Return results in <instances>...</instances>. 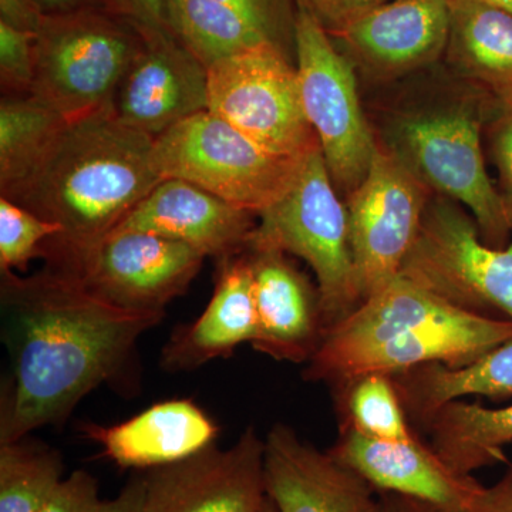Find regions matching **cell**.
Instances as JSON below:
<instances>
[{
    "mask_svg": "<svg viewBox=\"0 0 512 512\" xmlns=\"http://www.w3.org/2000/svg\"><path fill=\"white\" fill-rule=\"evenodd\" d=\"M0 308L8 353L0 444L64 423L87 394L123 380L138 340L165 318L117 308L49 266L33 275L0 271Z\"/></svg>",
    "mask_w": 512,
    "mask_h": 512,
    "instance_id": "6da1fadb",
    "label": "cell"
},
{
    "mask_svg": "<svg viewBox=\"0 0 512 512\" xmlns=\"http://www.w3.org/2000/svg\"><path fill=\"white\" fill-rule=\"evenodd\" d=\"M153 148V137L106 107L67 121L35 167L0 197L62 228L42 259L63 269L109 237L163 180Z\"/></svg>",
    "mask_w": 512,
    "mask_h": 512,
    "instance_id": "7a4b0ae2",
    "label": "cell"
},
{
    "mask_svg": "<svg viewBox=\"0 0 512 512\" xmlns=\"http://www.w3.org/2000/svg\"><path fill=\"white\" fill-rule=\"evenodd\" d=\"M511 340V319L461 311L397 275L325 330L303 377L336 387L430 363L463 367Z\"/></svg>",
    "mask_w": 512,
    "mask_h": 512,
    "instance_id": "3957f363",
    "label": "cell"
},
{
    "mask_svg": "<svg viewBox=\"0 0 512 512\" xmlns=\"http://www.w3.org/2000/svg\"><path fill=\"white\" fill-rule=\"evenodd\" d=\"M320 146L302 161L295 183L258 215L249 247L303 259L315 272L325 330L362 303L346 205L339 200Z\"/></svg>",
    "mask_w": 512,
    "mask_h": 512,
    "instance_id": "277c9868",
    "label": "cell"
},
{
    "mask_svg": "<svg viewBox=\"0 0 512 512\" xmlns=\"http://www.w3.org/2000/svg\"><path fill=\"white\" fill-rule=\"evenodd\" d=\"M143 45L140 26L107 9L45 15L35 37L30 96L69 121L113 106Z\"/></svg>",
    "mask_w": 512,
    "mask_h": 512,
    "instance_id": "5b68a950",
    "label": "cell"
},
{
    "mask_svg": "<svg viewBox=\"0 0 512 512\" xmlns=\"http://www.w3.org/2000/svg\"><path fill=\"white\" fill-rule=\"evenodd\" d=\"M163 178H180L259 215L289 191L302 160L266 150L227 121L202 111L154 138Z\"/></svg>",
    "mask_w": 512,
    "mask_h": 512,
    "instance_id": "8992f818",
    "label": "cell"
},
{
    "mask_svg": "<svg viewBox=\"0 0 512 512\" xmlns=\"http://www.w3.org/2000/svg\"><path fill=\"white\" fill-rule=\"evenodd\" d=\"M399 275L461 311L512 320V242L485 244L478 225L450 201L426 208Z\"/></svg>",
    "mask_w": 512,
    "mask_h": 512,
    "instance_id": "52a82bcc",
    "label": "cell"
},
{
    "mask_svg": "<svg viewBox=\"0 0 512 512\" xmlns=\"http://www.w3.org/2000/svg\"><path fill=\"white\" fill-rule=\"evenodd\" d=\"M208 111L279 156L302 160L319 147L303 110L298 70L272 42L208 69Z\"/></svg>",
    "mask_w": 512,
    "mask_h": 512,
    "instance_id": "ba28073f",
    "label": "cell"
},
{
    "mask_svg": "<svg viewBox=\"0 0 512 512\" xmlns=\"http://www.w3.org/2000/svg\"><path fill=\"white\" fill-rule=\"evenodd\" d=\"M295 56L306 119L318 137L330 178L346 195L363 183L377 150L352 67L318 20L298 8Z\"/></svg>",
    "mask_w": 512,
    "mask_h": 512,
    "instance_id": "9c48e42d",
    "label": "cell"
},
{
    "mask_svg": "<svg viewBox=\"0 0 512 512\" xmlns=\"http://www.w3.org/2000/svg\"><path fill=\"white\" fill-rule=\"evenodd\" d=\"M396 154L427 187L473 214L485 244L507 247L512 208L485 168L480 126L463 110L410 117L397 128Z\"/></svg>",
    "mask_w": 512,
    "mask_h": 512,
    "instance_id": "30bf717a",
    "label": "cell"
},
{
    "mask_svg": "<svg viewBox=\"0 0 512 512\" xmlns=\"http://www.w3.org/2000/svg\"><path fill=\"white\" fill-rule=\"evenodd\" d=\"M426 208V185L396 154L377 147L369 173L346 204L362 302L399 275Z\"/></svg>",
    "mask_w": 512,
    "mask_h": 512,
    "instance_id": "8fae6325",
    "label": "cell"
},
{
    "mask_svg": "<svg viewBox=\"0 0 512 512\" xmlns=\"http://www.w3.org/2000/svg\"><path fill=\"white\" fill-rule=\"evenodd\" d=\"M204 259L201 252L174 239L114 232L57 271L74 276L87 291L117 308L165 312L168 303L188 291Z\"/></svg>",
    "mask_w": 512,
    "mask_h": 512,
    "instance_id": "7c38bea8",
    "label": "cell"
},
{
    "mask_svg": "<svg viewBox=\"0 0 512 512\" xmlns=\"http://www.w3.org/2000/svg\"><path fill=\"white\" fill-rule=\"evenodd\" d=\"M146 512H262L265 440L248 427L234 446L141 471Z\"/></svg>",
    "mask_w": 512,
    "mask_h": 512,
    "instance_id": "4fadbf2b",
    "label": "cell"
},
{
    "mask_svg": "<svg viewBox=\"0 0 512 512\" xmlns=\"http://www.w3.org/2000/svg\"><path fill=\"white\" fill-rule=\"evenodd\" d=\"M141 30L144 45L121 80L113 110L121 123L156 138L208 110V69L170 30Z\"/></svg>",
    "mask_w": 512,
    "mask_h": 512,
    "instance_id": "5bb4252c",
    "label": "cell"
},
{
    "mask_svg": "<svg viewBox=\"0 0 512 512\" xmlns=\"http://www.w3.org/2000/svg\"><path fill=\"white\" fill-rule=\"evenodd\" d=\"M328 453L377 493L406 495L443 512H471L485 488L473 476L448 467L417 434L406 440H377L340 427Z\"/></svg>",
    "mask_w": 512,
    "mask_h": 512,
    "instance_id": "9a60e30c",
    "label": "cell"
},
{
    "mask_svg": "<svg viewBox=\"0 0 512 512\" xmlns=\"http://www.w3.org/2000/svg\"><path fill=\"white\" fill-rule=\"evenodd\" d=\"M266 494L279 512H380L365 478L278 423L265 439Z\"/></svg>",
    "mask_w": 512,
    "mask_h": 512,
    "instance_id": "2e32d148",
    "label": "cell"
},
{
    "mask_svg": "<svg viewBox=\"0 0 512 512\" xmlns=\"http://www.w3.org/2000/svg\"><path fill=\"white\" fill-rule=\"evenodd\" d=\"M254 217L198 185L163 178L111 234L160 235L221 261L247 251Z\"/></svg>",
    "mask_w": 512,
    "mask_h": 512,
    "instance_id": "e0dca14e",
    "label": "cell"
},
{
    "mask_svg": "<svg viewBox=\"0 0 512 512\" xmlns=\"http://www.w3.org/2000/svg\"><path fill=\"white\" fill-rule=\"evenodd\" d=\"M247 254L258 313L252 348L275 360L309 362L325 333L319 289L284 252L248 248Z\"/></svg>",
    "mask_w": 512,
    "mask_h": 512,
    "instance_id": "ac0fdd59",
    "label": "cell"
},
{
    "mask_svg": "<svg viewBox=\"0 0 512 512\" xmlns=\"http://www.w3.org/2000/svg\"><path fill=\"white\" fill-rule=\"evenodd\" d=\"M258 332L254 275L247 251L218 261L214 293L200 318L174 330L161 353L167 372H191L252 343Z\"/></svg>",
    "mask_w": 512,
    "mask_h": 512,
    "instance_id": "d6986e66",
    "label": "cell"
},
{
    "mask_svg": "<svg viewBox=\"0 0 512 512\" xmlns=\"http://www.w3.org/2000/svg\"><path fill=\"white\" fill-rule=\"evenodd\" d=\"M82 431L117 466L140 471L194 456L220 434L214 420L187 399L154 404L114 426L83 424Z\"/></svg>",
    "mask_w": 512,
    "mask_h": 512,
    "instance_id": "ffe728a7",
    "label": "cell"
},
{
    "mask_svg": "<svg viewBox=\"0 0 512 512\" xmlns=\"http://www.w3.org/2000/svg\"><path fill=\"white\" fill-rule=\"evenodd\" d=\"M338 35L377 69L406 72L436 59L447 45L450 6L448 0H389Z\"/></svg>",
    "mask_w": 512,
    "mask_h": 512,
    "instance_id": "44dd1931",
    "label": "cell"
},
{
    "mask_svg": "<svg viewBox=\"0 0 512 512\" xmlns=\"http://www.w3.org/2000/svg\"><path fill=\"white\" fill-rule=\"evenodd\" d=\"M392 376L407 416L423 424L444 404L467 396H512V340L463 367L430 363Z\"/></svg>",
    "mask_w": 512,
    "mask_h": 512,
    "instance_id": "7402d4cb",
    "label": "cell"
},
{
    "mask_svg": "<svg viewBox=\"0 0 512 512\" xmlns=\"http://www.w3.org/2000/svg\"><path fill=\"white\" fill-rule=\"evenodd\" d=\"M430 447L464 476L498 463H507L505 444L512 441V404L487 409L478 403L453 400L424 421Z\"/></svg>",
    "mask_w": 512,
    "mask_h": 512,
    "instance_id": "603a6c76",
    "label": "cell"
},
{
    "mask_svg": "<svg viewBox=\"0 0 512 512\" xmlns=\"http://www.w3.org/2000/svg\"><path fill=\"white\" fill-rule=\"evenodd\" d=\"M454 60L494 90L512 86V13L488 0H448Z\"/></svg>",
    "mask_w": 512,
    "mask_h": 512,
    "instance_id": "cb8c5ba5",
    "label": "cell"
},
{
    "mask_svg": "<svg viewBox=\"0 0 512 512\" xmlns=\"http://www.w3.org/2000/svg\"><path fill=\"white\" fill-rule=\"evenodd\" d=\"M167 16L171 32L207 69L271 42L251 20L220 0H167Z\"/></svg>",
    "mask_w": 512,
    "mask_h": 512,
    "instance_id": "d4e9b609",
    "label": "cell"
},
{
    "mask_svg": "<svg viewBox=\"0 0 512 512\" xmlns=\"http://www.w3.org/2000/svg\"><path fill=\"white\" fill-rule=\"evenodd\" d=\"M67 121L33 96H3L0 103V191L35 167Z\"/></svg>",
    "mask_w": 512,
    "mask_h": 512,
    "instance_id": "484cf974",
    "label": "cell"
},
{
    "mask_svg": "<svg viewBox=\"0 0 512 512\" xmlns=\"http://www.w3.org/2000/svg\"><path fill=\"white\" fill-rule=\"evenodd\" d=\"M64 478L55 448L29 436L0 444V512H39Z\"/></svg>",
    "mask_w": 512,
    "mask_h": 512,
    "instance_id": "4316f807",
    "label": "cell"
},
{
    "mask_svg": "<svg viewBox=\"0 0 512 512\" xmlns=\"http://www.w3.org/2000/svg\"><path fill=\"white\" fill-rule=\"evenodd\" d=\"M335 390L340 427L377 440H406L416 434L392 376L370 373L339 384Z\"/></svg>",
    "mask_w": 512,
    "mask_h": 512,
    "instance_id": "83f0119b",
    "label": "cell"
},
{
    "mask_svg": "<svg viewBox=\"0 0 512 512\" xmlns=\"http://www.w3.org/2000/svg\"><path fill=\"white\" fill-rule=\"evenodd\" d=\"M60 234L59 225L0 197V271L25 272L33 259L42 258L46 242Z\"/></svg>",
    "mask_w": 512,
    "mask_h": 512,
    "instance_id": "f1b7e54d",
    "label": "cell"
},
{
    "mask_svg": "<svg viewBox=\"0 0 512 512\" xmlns=\"http://www.w3.org/2000/svg\"><path fill=\"white\" fill-rule=\"evenodd\" d=\"M36 33L0 23V84L5 96H30L36 74Z\"/></svg>",
    "mask_w": 512,
    "mask_h": 512,
    "instance_id": "f546056e",
    "label": "cell"
},
{
    "mask_svg": "<svg viewBox=\"0 0 512 512\" xmlns=\"http://www.w3.org/2000/svg\"><path fill=\"white\" fill-rule=\"evenodd\" d=\"M251 20L271 42L286 52V42L295 45L296 15H292L291 0H220Z\"/></svg>",
    "mask_w": 512,
    "mask_h": 512,
    "instance_id": "4dcf8cb0",
    "label": "cell"
},
{
    "mask_svg": "<svg viewBox=\"0 0 512 512\" xmlns=\"http://www.w3.org/2000/svg\"><path fill=\"white\" fill-rule=\"evenodd\" d=\"M99 481L84 470H77L64 478L63 483L39 512H99Z\"/></svg>",
    "mask_w": 512,
    "mask_h": 512,
    "instance_id": "1f68e13d",
    "label": "cell"
},
{
    "mask_svg": "<svg viewBox=\"0 0 512 512\" xmlns=\"http://www.w3.org/2000/svg\"><path fill=\"white\" fill-rule=\"evenodd\" d=\"M386 2L389 0H296L298 8L306 10L326 32L335 35L363 13Z\"/></svg>",
    "mask_w": 512,
    "mask_h": 512,
    "instance_id": "d6a6232c",
    "label": "cell"
},
{
    "mask_svg": "<svg viewBox=\"0 0 512 512\" xmlns=\"http://www.w3.org/2000/svg\"><path fill=\"white\" fill-rule=\"evenodd\" d=\"M498 96V117L494 123V160L501 175L512 208V86L495 90Z\"/></svg>",
    "mask_w": 512,
    "mask_h": 512,
    "instance_id": "836d02e7",
    "label": "cell"
},
{
    "mask_svg": "<svg viewBox=\"0 0 512 512\" xmlns=\"http://www.w3.org/2000/svg\"><path fill=\"white\" fill-rule=\"evenodd\" d=\"M104 2L111 12L136 23L141 28L170 30L167 0H104Z\"/></svg>",
    "mask_w": 512,
    "mask_h": 512,
    "instance_id": "e575fe53",
    "label": "cell"
},
{
    "mask_svg": "<svg viewBox=\"0 0 512 512\" xmlns=\"http://www.w3.org/2000/svg\"><path fill=\"white\" fill-rule=\"evenodd\" d=\"M43 16L35 0H0V23L10 28L36 33Z\"/></svg>",
    "mask_w": 512,
    "mask_h": 512,
    "instance_id": "d590c367",
    "label": "cell"
},
{
    "mask_svg": "<svg viewBox=\"0 0 512 512\" xmlns=\"http://www.w3.org/2000/svg\"><path fill=\"white\" fill-rule=\"evenodd\" d=\"M471 512H512V463L500 481L484 488Z\"/></svg>",
    "mask_w": 512,
    "mask_h": 512,
    "instance_id": "8d00e7d4",
    "label": "cell"
},
{
    "mask_svg": "<svg viewBox=\"0 0 512 512\" xmlns=\"http://www.w3.org/2000/svg\"><path fill=\"white\" fill-rule=\"evenodd\" d=\"M99 512H146L141 474L131 478L116 497L104 500Z\"/></svg>",
    "mask_w": 512,
    "mask_h": 512,
    "instance_id": "74e56055",
    "label": "cell"
},
{
    "mask_svg": "<svg viewBox=\"0 0 512 512\" xmlns=\"http://www.w3.org/2000/svg\"><path fill=\"white\" fill-rule=\"evenodd\" d=\"M35 2L46 16L66 15V13L89 9L109 10L104 0H35Z\"/></svg>",
    "mask_w": 512,
    "mask_h": 512,
    "instance_id": "f35d334b",
    "label": "cell"
},
{
    "mask_svg": "<svg viewBox=\"0 0 512 512\" xmlns=\"http://www.w3.org/2000/svg\"><path fill=\"white\" fill-rule=\"evenodd\" d=\"M379 494L380 512H443L416 498L393 493Z\"/></svg>",
    "mask_w": 512,
    "mask_h": 512,
    "instance_id": "ab89813d",
    "label": "cell"
},
{
    "mask_svg": "<svg viewBox=\"0 0 512 512\" xmlns=\"http://www.w3.org/2000/svg\"><path fill=\"white\" fill-rule=\"evenodd\" d=\"M488 2L494 3V5L500 6V8L512 13V0H488Z\"/></svg>",
    "mask_w": 512,
    "mask_h": 512,
    "instance_id": "60d3db41",
    "label": "cell"
},
{
    "mask_svg": "<svg viewBox=\"0 0 512 512\" xmlns=\"http://www.w3.org/2000/svg\"><path fill=\"white\" fill-rule=\"evenodd\" d=\"M262 512H279L278 508L274 504V501L271 498H266L264 508H262Z\"/></svg>",
    "mask_w": 512,
    "mask_h": 512,
    "instance_id": "b9f144b4",
    "label": "cell"
}]
</instances>
